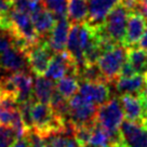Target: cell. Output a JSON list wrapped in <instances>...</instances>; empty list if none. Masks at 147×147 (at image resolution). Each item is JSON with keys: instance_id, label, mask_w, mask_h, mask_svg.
I'll return each instance as SVG.
<instances>
[{"instance_id": "obj_1", "label": "cell", "mask_w": 147, "mask_h": 147, "mask_svg": "<svg viewBox=\"0 0 147 147\" xmlns=\"http://www.w3.org/2000/svg\"><path fill=\"white\" fill-rule=\"evenodd\" d=\"M94 37H95L94 27L89 25L87 22L80 24H71L65 51L68 53L70 59L76 64L78 69L86 64L84 51L90 45V42L94 39Z\"/></svg>"}, {"instance_id": "obj_2", "label": "cell", "mask_w": 147, "mask_h": 147, "mask_svg": "<svg viewBox=\"0 0 147 147\" xmlns=\"http://www.w3.org/2000/svg\"><path fill=\"white\" fill-rule=\"evenodd\" d=\"M124 118L123 109L119 98L113 97L97 106L96 122L110 134L113 142H119V129Z\"/></svg>"}, {"instance_id": "obj_3", "label": "cell", "mask_w": 147, "mask_h": 147, "mask_svg": "<svg viewBox=\"0 0 147 147\" xmlns=\"http://www.w3.org/2000/svg\"><path fill=\"white\" fill-rule=\"evenodd\" d=\"M97 106L86 100L80 94H75L68 100V117L67 121L77 125L94 124L96 122Z\"/></svg>"}, {"instance_id": "obj_4", "label": "cell", "mask_w": 147, "mask_h": 147, "mask_svg": "<svg viewBox=\"0 0 147 147\" xmlns=\"http://www.w3.org/2000/svg\"><path fill=\"white\" fill-rule=\"evenodd\" d=\"M24 54L26 55L28 66L32 73L36 76H45L54 52L48 45L47 39L40 38L38 41L29 45L24 50Z\"/></svg>"}, {"instance_id": "obj_5", "label": "cell", "mask_w": 147, "mask_h": 147, "mask_svg": "<svg viewBox=\"0 0 147 147\" xmlns=\"http://www.w3.org/2000/svg\"><path fill=\"white\" fill-rule=\"evenodd\" d=\"M127 60V48L123 45H118L113 50L106 52L97 60V66L104 75L108 83L115 82L119 77L121 66Z\"/></svg>"}, {"instance_id": "obj_6", "label": "cell", "mask_w": 147, "mask_h": 147, "mask_svg": "<svg viewBox=\"0 0 147 147\" xmlns=\"http://www.w3.org/2000/svg\"><path fill=\"white\" fill-rule=\"evenodd\" d=\"M128 10L121 3H118L109 11L104 20L103 28L106 34L118 45H123L129 16Z\"/></svg>"}, {"instance_id": "obj_7", "label": "cell", "mask_w": 147, "mask_h": 147, "mask_svg": "<svg viewBox=\"0 0 147 147\" xmlns=\"http://www.w3.org/2000/svg\"><path fill=\"white\" fill-rule=\"evenodd\" d=\"M9 15L11 20V28L9 32L11 39L22 38L28 43H34L40 39V37L37 35L35 30L32 18L29 14L11 9Z\"/></svg>"}, {"instance_id": "obj_8", "label": "cell", "mask_w": 147, "mask_h": 147, "mask_svg": "<svg viewBox=\"0 0 147 147\" xmlns=\"http://www.w3.org/2000/svg\"><path fill=\"white\" fill-rule=\"evenodd\" d=\"M122 147H147V123L124 120L119 129Z\"/></svg>"}, {"instance_id": "obj_9", "label": "cell", "mask_w": 147, "mask_h": 147, "mask_svg": "<svg viewBox=\"0 0 147 147\" xmlns=\"http://www.w3.org/2000/svg\"><path fill=\"white\" fill-rule=\"evenodd\" d=\"M67 74H73L78 77V67L66 51L56 52L51 57L45 76L53 81H57Z\"/></svg>"}, {"instance_id": "obj_10", "label": "cell", "mask_w": 147, "mask_h": 147, "mask_svg": "<svg viewBox=\"0 0 147 147\" xmlns=\"http://www.w3.org/2000/svg\"><path fill=\"white\" fill-rule=\"evenodd\" d=\"M124 118L129 121L143 122L147 117V101L142 94H121L119 97Z\"/></svg>"}, {"instance_id": "obj_11", "label": "cell", "mask_w": 147, "mask_h": 147, "mask_svg": "<svg viewBox=\"0 0 147 147\" xmlns=\"http://www.w3.org/2000/svg\"><path fill=\"white\" fill-rule=\"evenodd\" d=\"M147 26V20L138 12H130L127 22V30L123 46L125 48L136 47Z\"/></svg>"}, {"instance_id": "obj_12", "label": "cell", "mask_w": 147, "mask_h": 147, "mask_svg": "<svg viewBox=\"0 0 147 147\" xmlns=\"http://www.w3.org/2000/svg\"><path fill=\"white\" fill-rule=\"evenodd\" d=\"M78 92L81 96L96 106L105 103L110 98V90L107 82L81 81L79 83Z\"/></svg>"}, {"instance_id": "obj_13", "label": "cell", "mask_w": 147, "mask_h": 147, "mask_svg": "<svg viewBox=\"0 0 147 147\" xmlns=\"http://www.w3.org/2000/svg\"><path fill=\"white\" fill-rule=\"evenodd\" d=\"M0 67L3 70L16 73V71H26L29 68L26 55L23 51L11 46L1 52L0 56Z\"/></svg>"}, {"instance_id": "obj_14", "label": "cell", "mask_w": 147, "mask_h": 147, "mask_svg": "<svg viewBox=\"0 0 147 147\" xmlns=\"http://www.w3.org/2000/svg\"><path fill=\"white\" fill-rule=\"evenodd\" d=\"M70 26L71 24L67 18H60L56 20L54 27L47 37V42L54 53L65 51Z\"/></svg>"}, {"instance_id": "obj_15", "label": "cell", "mask_w": 147, "mask_h": 147, "mask_svg": "<svg viewBox=\"0 0 147 147\" xmlns=\"http://www.w3.org/2000/svg\"><path fill=\"white\" fill-rule=\"evenodd\" d=\"M119 2L120 0H88L89 14L87 23L92 27L101 26L110 10Z\"/></svg>"}, {"instance_id": "obj_16", "label": "cell", "mask_w": 147, "mask_h": 147, "mask_svg": "<svg viewBox=\"0 0 147 147\" xmlns=\"http://www.w3.org/2000/svg\"><path fill=\"white\" fill-rule=\"evenodd\" d=\"M30 18H32L37 35L42 39H47V37L49 36L51 30L53 29L55 23H56V20H57L54 14H52L50 11L46 10L43 7L34 15H32Z\"/></svg>"}, {"instance_id": "obj_17", "label": "cell", "mask_w": 147, "mask_h": 147, "mask_svg": "<svg viewBox=\"0 0 147 147\" xmlns=\"http://www.w3.org/2000/svg\"><path fill=\"white\" fill-rule=\"evenodd\" d=\"M116 90L120 94H140L146 84L143 74H136L132 77H119L115 81Z\"/></svg>"}, {"instance_id": "obj_18", "label": "cell", "mask_w": 147, "mask_h": 147, "mask_svg": "<svg viewBox=\"0 0 147 147\" xmlns=\"http://www.w3.org/2000/svg\"><path fill=\"white\" fill-rule=\"evenodd\" d=\"M54 90L55 83L53 80L47 78L46 76H37L34 81L32 95L36 102L49 104Z\"/></svg>"}, {"instance_id": "obj_19", "label": "cell", "mask_w": 147, "mask_h": 147, "mask_svg": "<svg viewBox=\"0 0 147 147\" xmlns=\"http://www.w3.org/2000/svg\"><path fill=\"white\" fill-rule=\"evenodd\" d=\"M88 14V0H69L67 8V18L70 24H80L87 22Z\"/></svg>"}, {"instance_id": "obj_20", "label": "cell", "mask_w": 147, "mask_h": 147, "mask_svg": "<svg viewBox=\"0 0 147 147\" xmlns=\"http://www.w3.org/2000/svg\"><path fill=\"white\" fill-rule=\"evenodd\" d=\"M79 81L78 77L73 74H67L64 77L59 79L55 83V89L60 92L61 94L69 100L70 97H73L79 89Z\"/></svg>"}, {"instance_id": "obj_21", "label": "cell", "mask_w": 147, "mask_h": 147, "mask_svg": "<svg viewBox=\"0 0 147 147\" xmlns=\"http://www.w3.org/2000/svg\"><path fill=\"white\" fill-rule=\"evenodd\" d=\"M127 60L133 66L136 74H144L147 67V52L140 47L127 48Z\"/></svg>"}, {"instance_id": "obj_22", "label": "cell", "mask_w": 147, "mask_h": 147, "mask_svg": "<svg viewBox=\"0 0 147 147\" xmlns=\"http://www.w3.org/2000/svg\"><path fill=\"white\" fill-rule=\"evenodd\" d=\"M79 81L89 82H107L97 64H84L78 69ZM108 83V82H107Z\"/></svg>"}, {"instance_id": "obj_23", "label": "cell", "mask_w": 147, "mask_h": 147, "mask_svg": "<svg viewBox=\"0 0 147 147\" xmlns=\"http://www.w3.org/2000/svg\"><path fill=\"white\" fill-rule=\"evenodd\" d=\"M114 142H113L110 134L101 124L95 122L93 130H92V135L88 147H109Z\"/></svg>"}, {"instance_id": "obj_24", "label": "cell", "mask_w": 147, "mask_h": 147, "mask_svg": "<svg viewBox=\"0 0 147 147\" xmlns=\"http://www.w3.org/2000/svg\"><path fill=\"white\" fill-rule=\"evenodd\" d=\"M45 138H46L47 147H79L74 135L64 132L51 133Z\"/></svg>"}, {"instance_id": "obj_25", "label": "cell", "mask_w": 147, "mask_h": 147, "mask_svg": "<svg viewBox=\"0 0 147 147\" xmlns=\"http://www.w3.org/2000/svg\"><path fill=\"white\" fill-rule=\"evenodd\" d=\"M69 0H41L42 7L54 14L55 18H67Z\"/></svg>"}, {"instance_id": "obj_26", "label": "cell", "mask_w": 147, "mask_h": 147, "mask_svg": "<svg viewBox=\"0 0 147 147\" xmlns=\"http://www.w3.org/2000/svg\"><path fill=\"white\" fill-rule=\"evenodd\" d=\"M42 8V5L39 1L34 0H12V9L29 14L30 16L38 12Z\"/></svg>"}, {"instance_id": "obj_27", "label": "cell", "mask_w": 147, "mask_h": 147, "mask_svg": "<svg viewBox=\"0 0 147 147\" xmlns=\"http://www.w3.org/2000/svg\"><path fill=\"white\" fill-rule=\"evenodd\" d=\"M95 124V123H94ZM94 124H83L77 125L74 130V138L77 141L79 147H88L92 135V130Z\"/></svg>"}, {"instance_id": "obj_28", "label": "cell", "mask_w": 147, "mask_h": 147, "mask_svg": "<svg viewBox=\"0 0 147 147\" xmlns=\"http://www.w3.org/2000/svg\"><path fill=\"white\" fill-rule=\"evenodd\" d=\"M25 138H27L29 147H47L46 138L35 129H29L25 132Z\"/></svg>"}, {"instance_id": "obj_29", "label": "cell", "mask_w": 147, "mask_h": 147, "mask_svg": "<svg viewBox=\"0 0 147 147\" xmlns=\"http://www.w3.org/2000/svg\"><path fill=\"white\" fill-rule=\"evenodd\" d=\"M15 140L16 134L13 131V129L10 127L5 133L0 134V147H11Z\"/></svg>"}, {"instance_id": "obj_30", "label": "cell", "mask_w": 147, "mask_h": 147, "mask_svg": "<svg viewBox=\"0 0 147 147\" xmlns=\"http://www.w3.org/2000/svg\"><path fill=\"white\" fill-rule=\"evenodd\" d=\"M134 75H136V71L134 70L133 66L131 65V63L129 62L128 60L124 61V63L121 66V69H120V73H119V77H132ZM118 77V78H119Z\"/></svg>"}, {"instance_id": "obj_31", "label": "cell", "mask_w": 147, "mask_h": 147, "mask_svg": "<svg viewBox=\"0 0 147 147\" xmlns=\"http://www.w3.org/2000/svg\"><path fill=\"white\" fill-rule=\"evenodd\" d=\"M12 9V0H0V15L8 14Z\"/></svg>"}, {"instance_id": "obj_32", "label": "cell", "mask_w": 147, "mask_h": 147, "mask_svg": "<svg viewBox=\"0 0 147 147\" xmlns=\"http://www.w3.org/2000/svg\"><path fill=\"white\" fill-rule=\"evenodd\" d=\"M11 46H12V39L11 38L9 39L3 35H0V52L5 51Z\"/></svg>"}, {"instance_id": "obj_33", "label": "cell", "mask_w": 147, "mask_h": 147, "mask_svg": "<svg viewBox=\"0 0 147 147\" xmlns=\"http://www.w3.org/2000/svg\"><path fill=\"white\" fill-rule=\"evenodd\" d=\"M11 147H29V144L27 142V138H25V135L20 138H16L11 145Z\"/></svg>"}, {"instance_id": "obj_34", "label": "cell", "mask_w": 147, "mask_h": 147, "mask_svg": "<svg viewBox=\"0 0 147 147\" xmlns=\"http://www.w3.org/2000/svg\"><path fill=\"white\" fill-rule=\"evenodd\" d=\"M138 47L147 52V26H146V29H145L144 34H143L142 38H141V40L138 42Z\"/></svg>"}, {"instance_id": "obj_35", "label": "cell", "mask_w": 147, "mask_h": 147, "mask_svg": "<svg viewBox=\"0 0 147 147\" xmlns=\"http://www.w3.org/2000/svg\"><path fill=\"white\" fill-rule=\"evenodd\" d=\"M141 94H142L143 96H144V98L147 101V81H146V84H145V87H144V89H143V91Z\"/></svg>"}, {"instance_id": "obj_36", "label": "cell", "mask_w": 147, "mask_h": 147, "mask_svg": "<svg viewBox=\"0 0 147 147\" xmlns=\"http://www.w3.org/2000/svg\"><path fill=\"white\" fill-rule=\"evenodd\" d=\"M109 147H122V146H121V144L118 142V143H113V144H111Z\"/></svg>"}, {"instance_id": "obj_37", "label": "cell", "mask_w": 147, "mask_h": 147, "mask_svg": "<svg viewBox=\"0 0 147 147\" xmlns=\"http://www.w3.org/2000/svg\"><path fill=\"white\" fill-rule=\"evenodd\" d=\"M144 76H145V79H146V81H147V67H146V70H145V73L143 74Z\"/></svg>"}, {"instance_id": "obj_38", "label": "cell", "mask_w": 147, "mask_h": 147, "mask_svg": "<svg viewBox=\"0 0 147 147\" xmlns=\"http://www.w3.org/2000/svg\"><path fill=\"white\" fill-rule=\"evenodd\" d=\"M138 1H140L141 3H146L147 5V0H138Z\"/></svg>"}, {"instance_id": "obj_39", "label": "cell", "mask_w": 147, "mask_h": 147, "mask_svg": "<svg viewBox=\"0 0 147 147\" xmlns=\"http://www.w3.org/2000/svg\"><path fill=\"white\" fill-rule=\"evenodd\" d=\"M143 122H146V123H147V117H146V118H145V120H144Z\"/></svg>"}, {"instance_id": "obj_40", "label": "cell", "mask_w": 147, "mask_h": 147, "mask_svg": "<svg viewBox=\"0 0 147 147\" xmlns=\"http://www.w3.org/2000/svg\"><path fill=\"white\" fill-rule=\"evenodd\" d=\"M34 1H39V2H40V1H41V0H34Z\"/></svg>"}]
</instances>
